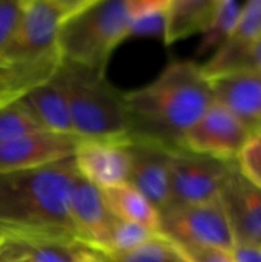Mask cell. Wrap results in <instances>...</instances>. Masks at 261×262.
Returning <instances> with one entry per match:
<instances>
[{"mask_svg":"<svg viewBox=\"0 0 261 262\" xmlns=\"http://www.w3.org/2000/svg\"><path fill=\"white\" fill-rule=\"evenodd\" d=\"M77 178L72 157L31 170L0 173V236L78 246L69 216Z\"/></svg>","mask_w":261,"mask_h":262,"instance_id":"obj_1","label":"cell"},{"mask_svg":"<svg viewBox=\"0 0 261 262\" xmlns=\"http://www.w3.org/2000/svg\"><path fill=\"white\" fill-rule=\"evenodd\" d=\"M212 101L211 81L202 64L174 60L148 84L125 92L129 137L177 149Z\"/></svg>","mask_w":261,"mask_h":262,"instance_id":"obj_2","label":"cell"},{"mask_svg":"<svg viewBox=\"0 0 261 262\" xmlns=\"http://www.w3.org/2000/svg\"><path fill=\"white\" fill-rule=\"evenodd\" d=\"M137 8L138 0H83L58 32L62 60L106 74L114 51L129 38Z\"/></svg>","mask_w":261,"mask_h":262,"instance_id":"obj_3","label":"cell"},{"mask_svg":"<svg viewBox=\"0 0 261 262\" xmlns=\"http://www.w3.org/2000/svg\"><path fill=\"white\" fill-rule=\"evenodd\" d=\"M57 75L66 92L77 140L131 138L125 92L114 88L106 74L62 60Z\"/></svg>","mask_w":261,"mask_h":262,"instance_id":"obj_4","label":"cell"},{"mask_svg":"<svg viewBox=\"0 0 261 262\" xmlns=\"http://www.w3.org/2000/svg\"><path fill=\"white\" fill-rule=\"evenodd\" d=\"M82 3L83 0H25L15 31L0 58H35L58 52V32Z\"/></svg>","mask_w":261,"mask_h":262,"instance_id":"obj_5","label":"cell"},{"mask_svg":"<svg viewBox=\"0 0 261 262\" xmlns=\"http://www.w3.org/2000/svg\"><path fill=\"white\" fill-rule=\"evenodd\" d=\"M158 233L174 246L234 247L220 196L206 203L169 207L160 213Z\"/></svg>","mask_w":261,"mask_h":262,"instance_id":"obj_6","label":"cell"},{"mask_svg":"<svg viewBox=\"0 0 261 262\" xmlns=\"http://www.w3.org/2000/svg\"><path fill=\"white\" fill-rule=\"evenodd\" d=\"M234 164L182 147L172 149L169 166V207L198 204L218 198Z\"/></svg>","mask_w":261,"mask_h":262,"instance_id":"obj_7","label":"cell"},{"mask_svg":"<svg viewBox=\"0 0 261 262\" xmlns=\"http://www.w3.org/2000/svg\"><path fill=\"white\" fill-rule=\"evenodd\" d=\"M251 135L252 132L237 117L217 101H212L185 134L180 147L226 163H235Z\"/></svg>","mask_w":261,"mask_h":262,"instance_id":"obj_8","label":"cell"},{"mask_svg":"<svg viewBox=\"0 0 261 262\" xmlns=\"http://www.w3.org/2000/svg\"><path fill=\"white\" fill-rule=\"evenodd\" d=\"M129 140H78L72 163L78 177L100 190L128 181Z\"/></svg>","mask_w":261,"mask_h":262,"instance_id":"obj_9","label":"cell"},{"mask_svg":"<svg viewBox=\"0 0 261 262\" xmlns=\"http://www.w3.org/2000/svg\"><path fill=\"white\" fill-rule=\"evenodd\" d=\"M234 246L261 247V189L238 169L237 161L220 192Z\"/></svg>","mask_w":261,"mask_h":262,"instance_id":"obj_10","label":"cell"},{"mask_svg":"<svg viewBox=\"0 0 261 262\" xmlns=\"http://www.w3.org/2000/svg\"><path fill=\"white\" fill-rule=\"evenodd\" d=\"M171 152L172 149L149 140H129L128 183L143 193L160 213L171 206Z\"/></svg>","mask_w":261,"mask_h":262,"instance_id":"obj_11","label":"cell"},{"mask_svg":"<svg viewBox=\"0 0 261 262\" xmlns=\"http://www.w3.org/2000/svg\"><path fill=\"white\" fill-rule=\"evenodd\" d=\"M77 138L35 130L0 144V173L31 170L72 157Z\"/></svg>","mask_w":261,"mask_h":262,"instance_id":"obj_12","label":"cell"},{"mask_svg":"<svg viewBox=\"0 0 261 262\" xmlns=\"http://www.w3.org/2000/svg\"><path fill=\"white\" fill-rule=\"evenodd\" d=\"M69 216L78 246L100 253L115 221L102 190L78 177L71 192Z\"/></svg>","mask_w":261,"mask_h":262,"instance_id":"obj_13","label":"cell"},{"mask_svg":"<svg viewBox=\"0 0 261 262\" xmlns=\"http://www.w3.org/2000/svg\"><path fill=\"white\" fill-rule=\"evenodd\" d=\"M214 101L226 107L252 134L261 130V75L234 69L209 77Z\"/></svg>","mask_w":261,"mask_h":262,"instance_id":"obj_14","label":"cell"},{"mask_svg":"<svg viewBox=\"0 0 261 262\" xmlns=\"http://www.w3.org/2000/svg\"><path fill=\"white\" fill-rule=\"evenodd\" d=\"M260 38L261 0H248L229 38L202 64L205 74L214 77L237 69Z\"/></svg>","mask_w":261,"mask_h":262,"instance_id":"obj_15","label":"cell"},{"mask_svg":"<svg viewBox=\"0 0 261 262\" xmlns=\"http://www.w3.org/2000/svg\"><path fill=\"white\" fill-rule=\"evenodd\" d=\"M20 101L29 111L42 130L75 137L66 92L57 72L51 80L29 91L23 98H20Z\"/></svg>","mask_w":261,"mask_h":262,"instance_id":"obj_16","label":"cell"},{"mask_svg":"<svg viewBox=\"0 0 261 262\" xmlns=\"http://www.w3.org/2000/svg\"><path fill=\"white\" fill-rule=\"evenodd\" d=\"M102 193L114 218L143 226L155 233L160 232V212L128 181L105 189Z\"/></svg>","mask_w":261,"mask_h":262,"instance_id":"obj_17","label":"cell"},{"mask_svg":"<svg viewBox=\"0 0 261 262\" xmlns=\"http://www.w3.org/2000/svg\"><path fill=\"white\" fill-rule=\"evenodd\" d=\"M217 0H169L163 43L175 45L191 35L200 34L208 26Z\"/></svg>","mask_w":261,"mask_h":262,"instance_id":"obj_18","label":"cell"},{"mask_svg":"<svg viewBox=\"0 0 261 262\" xmlns=\"http://www.w3.org/2000/svg\"><path fill=\"white\" fill-rule=\"evenodd\" d=\"M77 244L0 236V262H72Z\"/></svg>","mask_w":261,"mask_h":262,"instance_id":"obj_19","label":"cell"},{"mask_svg":"<svg viewBox=\"0 0 261 262\" xmlns=\"http://www.w3.org/2000/svg\"><path fill=\"white\" fill-rule=\"evenodd\" d=\"M245 2L235 0H217L212 17L202 32L200 43L197 46V55H205L208 52H215L232 34L240 14L243 11Z\"/></svg>","mask_w":261,"mask_h":262,"instance_id":"obj_20","label":"cell"},{"mask_svg":"<svg viewBox=\"0 0 261 262\" xmlns=\"http://www.w3.org/2000/svg\"><path fill=\"white\" fill-rule=\"evenodd\" d=\"M168 5L169 0H138V8L129 28V38L154 37L163 40Z\"/></svg>","mask_w":261,"mask_h":262,"instance_id":"obj_21","label":"cell"},{"mask_svg":"<svg viewBox=\"0 0 261 262\" xmlns=\"http://www.w3.org/2000/svg\"><path fill=\"white\" fill-rule=\"evenodd\" d=\"M155 235H158V233H155L143 226L115 218V221L109 230V235L106 238V243L98 255L115 256V255L128 253V252L140 247L142 244H145Z\"/></svg>","mask_w":261,"mask_h":262,"instance_id":"obj_22","label":"cell"},{"mask_svg":"<svg viewBox=\"0 0 261 262\" xmlns=\"http://www.w3.org/2000/svg\"><path fill=\"white\" fill-rule=\"evenodd\" d=\"M102 259L103 262H183L174 246L160 233L128 253L102 256Z\"/></svg>","mask_w":261,"mask_h":262,"instance_id":"obj_23","label":"cell"},{"mask_svg":"<svg viewBox=\"0 0 261 262\" xmlns=\"http://www.w3.org/2000/svg\"><path fill=\"white\" fill-rule=\"evenodd\" d=\"M35 130L42 129L20 100L0 107V144Z\"/></svg>","mask_w":261,"mask_h":262,"instance_id":"obj_24","label":"cell"},{"mask_svg":"<svg viewBox=\"0 0 261 262\" xmlns=\"http://www.w3.org/2000/svg\"><path fill=\"white\" fill-rule=\"evenodd\" d=\"M237 166L252 184L261 189V130L249 137L237 158Z\"/></svg>","mask_w":261,"mask_h":262,"instance_id":"obj_25","label":"cell"},{"mask_svg":"<svg viewBox=\"0 0 261 262\" xmlns=\"http://www.w3.org/2000/svg\"><path fill=\"white\" fill-rule=\"evenodd\" d=\"M23 3L25 0H0V55L11 41Z\"/></svg>","mask_w":261,"mask_h":262,"instance_id":"obj_26","label":"cell"},{"mask_svg":"<svg viewBox=\"0 0 261 262\" xmlns=\"http://www.w3.org/2000/svg\"><path fill=\"white\" fill-rule=\"evenodd\" d=\"M174 249L177 250L178 256L183 262H235L232 256V249L183 247V246H174Z\"/></svg>","mask_w":261,"mask_h":262,"instance_id":"obj_27","label":"cell"},{"mask_svg":"<svg viewBox=\"0 0 261 262\" xmlns=\"http://www.w3.org/2000/svg\"><path fill=\"white\" fill-rule=\"evenodd\" d=\"M232 256L235 262H261V247L257 246H234Z\"/></svg>","mask_w":261,"mask_h":262,"instance_id":"obj_28","label":"cell"},{"mask_svg":"<svg viewBox=\"0 0 261 262\" xmlns=\"http://www.w3.org/2000/svg\"><path fill=\"white\" fill-rule=\"evenodd\" d=\"M237 69H249L261 75V38L254 45V48L249 51V54Z\"/></svg>","mask_w":261,"mask_h":262,"instance_id":"obj_29","label":"cell"},{"mask_svg":"<svg viewBox=\"0 0 261 262\" xmlns=\"http://www.w3.org/2000/svg\"><path fill=\"white\" fill-rule=\"evenodd\" d=\"M72 262H103V259L94 250L86 249V247H78L74 253Z\"/></svg>","mask_w":261,"mask_h":262,"instance_id":"obj_30","label":"cell"},{"mask_svg":"<svg viewBox=\"0 0 261 262\" xmlns=\"http://www.w3.org/2000/svg\"><path fill=\"white\" fill-rule=\"evenodd\" d=\"M6 104H11V103L8 101V98H6V95H5V92H3V89L0 86V107L2 106H6Z\"/></svg>","mask_w":261,"mask_h":262,"instance_id":"obj_31","label":"cell"}]
</instances>
